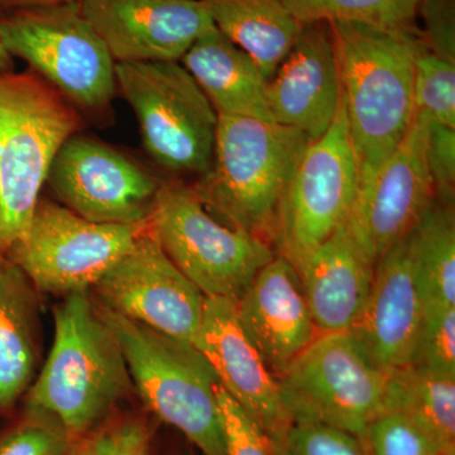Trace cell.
<instances>
[{"label":"cell","instance_id":"1","mask_svg":"<svg viewBox=\"0 0 455 455\" xmlns=\"http://www.w3.org/2000/svg\"><path fill=\"white\" fill-rule=\"evenodd\" d=\"M339 66L341 94L359 169L366 185L406 136L415 116V28L326 23Z\"/></svg>","mask_w":455,"mask_h":455},{"label":"cell","instance_id":"2","mask_svg":"<svg viewBox=\"0 0 455 455\" xmlns=\"http://www.w3.org/2000/svg\"><path fill=\"white\" fill-rule=\"evenodd\" d=\"M88 291L57 305L52 348L27 398L28 415L49 418L73 436L94 429L133 385L119 341Z\"/></svg>","mask_w":455,"mask_h":455},{"label":"cell","instance_id":"3","mask_svg":"<svg viewBox=\"0 0 455 455\" xmlns=\"http://www.w3.org/2000/svg\"><path fill=\"white\" fill-rule=\"evenodd\" d=\"M309 142L301 132L275 122L220 116L212 167L194 188L212 214L269 243L281 202Z\"/></svg>","mask_w":455,"mask_h":455},{"label":"cell","instance_id":"4","mask_svg":"<svg viewBox=\"0 0 455 455\" xmlns=\"http://www.w3.org/2000/svg\"><path fill=\"white\" fill-rule=\"evenodd\" d=\"M80 124L76 108L35 71L0 73V254L28 229L51 164Z\"/></svg>","mask_w":455,"mask_h":455},{"label":"cell","instance_id":"5","mask_svg":"<svg viewBox=\"0 0 455 455\" xmlns=\"http://www.w3.org/2000/svg\"><path fill=\"white\" fill-rule=\"evenodd\" d=\"M146 406L203 455H226L217 376L194 344L100 307Z\"/></svg>","mask_w":455,"mask_h":455},{"label":"cell","instance_id":"6","mask_svg":"<svg viewBox=\"0 0 455 455\" xmlns=\"http://www.w3.org/2000/svg\"><path fill=\"white\" fill-rule=\"evenodd\" d=\"M149 223L164 253L205 298L238 300L275 257L265 239L215 220L196 188L179 180L161 181Z\"/></svg>","mask_w":455,"mask_h":455},{"label":"cell","instance_id":"7","mask_svg":"<svg viewBox=\"0 0 455 455\" xmlns=\"http://www.w3.org/2000/svg\"><path fill=\"white\" fill-rule=\"evenodd\" d=\"M0 40L76 109L103 112L116 97V61L79 3L4 12Z\"/></svg>","mask_w":455,"mask_h":455},{"label":"cell","instance_id":"8","mask_svg":"<svg viewBox=\"0 0 455 455\" xmlns=\"http://www.w3.org/2000/svg\"><path fill=\"white\" fill-rule=\"evenodd\" d=\"M116 76L152 160L176 175H205L220 114L181 62L116 64Z\"/></svg>","mask_w":455,"mask_h":455},{"label":"cell","instance_id":"9","mask_svg":"<svg viewBox=\"0 0 455 455\" xmlns=\"http://www.w3.org/2000/svg\"><path fill=\"white\" fill-rule=\"evenodd\" d=\"M277 379L293 421H315L362 439L390 411V371L349 331L320 334Z\"/></svg>","mask_w":455,"mask_h":455},{"label":"cell","instance_id":"10","mask_svg":"<svg viewBox=\"0 0 455 455\" xmlns=\"http://www.w3.org/2000/svg\"><path fill=\"white\" fill-rule=\"evenodd\" d=\"M359 187L343 94L333 123L310 140L293 171L280 209L274 242L293 266L328 241L348 220Z\"/></svg>","mask_w":455,"mask_h":455},{"label":"cell","instance_id":"11","mask_svg":"<svg viewBox=\"0 0 455 455\" xmlns=\"http://www.w3.org/2000/svg\"><path fill=\"white\" fill-rule=\"evenodd\" d=\"M148 226L94 223L40 199L28 229L4 256L36 291L66 296L95 286Z\"/></svg>","mask_w":455,"mask_h":455},{"label":"cell","instance_id":"12","mask_svg":"<svg viewBox=\"0 0 455 455\" xmlns=\"http://www.w3.org/2000/svg\"><path fill=\"white\" fill-rule=\"evenodd\" d=\"M62 205L101 224L149 221L161 181L114 147L74 134L57 152L47 178Z\"/></svg>","mask_w":455,"mask_h":455},{"label":"cell","instance_id":"13","mask_svg":"<svg viewBox=\"0 0 455 455\" xmlns=\"http://www.w3.org/2000/svg\"><path fill=\"white\" fill-rule=\"evenodd\" d=\"M101 307L194 344L205 296L169 259L151 223L95 284Z\"/></svg>","mask_w":455,"mask_h":455},{"label":"cell","instance_id":"14","mask_svg":"<svg viewBox=\"0 0 455 455\" xmlns=\"http://www.w3.org/2000/svg\"><path fill=\"white\" fill-rule=\"evenodd\" d=\"M427 147V116L415 112L400 145L358 188L346 228L373 266L414 229L435 197Z\"/></svg>","mask_w":455,"mask_h":455},{"label":"cell","instance_id":"15","mask_svg":"<svg viewBox=\"0 0 455 455\" xmlns=\"http://www.w3.org/2000/svg\"><path fill=\"white\" fill-rule=\"evenodd\" d=\"M116 64L179 61L215 28L203 0H80Z\"/></svg>","mask_w":455,"mask_h":455},{"label":"cell","instance_id":"16","mask_svg":"<svg viewBox=\"0 0 455 455\" xmlns=\"http://www.w3.org/2000/svg\"><path fill=\"white\" fill-rule=\"evenodd\" d=\"M194 346L211 364L224 391L277 442L293 423L276 377L248 339L236 317L235 301L205 298Z\"/></svg>","mask_w":455,"mask_h":455},{"label":"cell","instance_id":"17","mask_svg":"<svg viewBox=\"0 0 455 455\" xmlns=\"http://www.w3.org/2000/svg\"><path fill=\"white\" fill-rule=\"evenodd\" d=\"M411 232L374 266L366 305L349 333L385 370L411 366L424 317Z\"/></svg>","mask_w":455,"mask_h":455},{"label":"cell","instance_id":"18","mask_svg":"<svg viewBox=\"0 0 455 455\" xmlns=\"http://www.w3.org/2000/svg\"><path fill=\"white\" fill-rule=\"evenodd\" d=\"M236 317L275 377L319 337L298 269L275 254L235 301Z\"/></svg>","mask_w":455,"mask_h":455},{"label":"cell","instance_id":"19","mask_svg":"<svg viewBox=\"0 0 455 455\" xmlns=\"http://www.w3.org/2000/svg\"><path fill=\"white\" fill-rule=\"evenodd\" d=\"M341 84L337 52L326 23L307 25L295 46L267 82L272 122L320 139L339 107Z\"/></svg>","mask_w":455,"mask_h":455},{"label":"cell","instance_id":"20","mask_svg":"<svg viewBox=\"0 0 455 455\" xmlns=\"http://www.w3.org/2000/svg\"><path fill=\"white\" fill-rule=\"evenodd\" d=\"M295 267L319 333L349 331L370 296L374 266L346 224Z\"/></svg>","mask_w":455,"mask_h":455},{"label":"cell","instance_id":"21","mask_svg":"<svg viewBox=\"0 0 455 455\" xmlns=\"http://www.w3.org/2000/svg\"><path fill=\"white\" fill-rule=\"evenodd\" d=\"M220 116H250L272 122L267 79L252 57L215 27L180 60Z\"/></svg>","mask_w":455,"mask_h":455},{"label":"cell","instance_id":"22","mask_svg":"<svg viewBox=\"0 0 455 455\" xmlns=\"http://www.w3.org/2000/svg\"><path fill=\"white\" fill-rule=\"evenodd\" d=\"M40 361L38 301L22 271L0 254V412L16 405Z\"/></svg>","mask_w":455,"mask_h":455},{"label":"cell","instance_id":"23","mask_svg":"<svg viewBox=\"0 0 455 455\" xmlns=\"http://www.w3.org/2000/svg\"><path fill=\"white\" fill-rule=\"evenodd\" d=\"M215 27L248 53L267 82L300 37L304 25L281 0H203Z\"/></svg>","mask_w":455,"mask_h":455},{"label":"cell","instance_id":"24","mask_svg":"<svg viewBox=\"0 0 455 455\" xmlns=\"http://www.w3.org/2000/svg\"><path fill=\"white\" fill-rule=\"evenodd\" d=\"M390 411L407 416L443 453L455 455V377L415 366L392 371Z\"/></svg>","mask_w":455,"mask_h":455},{"label":"cell","instance_id":"25","mask_svg":"<svg viewBox=\"0 0 455 455\" xmlns=\"http://www.w3.org/2000/svg\"><path fill=\"white\" fill-rule=\"evenodd\" d=\"M411 238L425 307H455L454 203L434 197Z\"/></svg>","mask_w":455,"mask_h":455},{"label":"cell","instance_id":"26","mask_svg":"<svg viewBox=\"0 0 455 455\" xmlns=\"http://www.w3.org/2000/svg\"><path fill=\"white\" fill-rule=\"evenodd\" d=\"M302 25L347 22L414 28L420 0H281Z\"/></svg>","mask_w":455,"mask_h":455},{"label":"cell","instance_id":"27","mask_svg":"<svg viewBox=\"0 0 455 455\" xmlns=\"http://www.w3.org/2000/svg\"><path fill=\"white\" fill-rule=\"evenodd\" d=\"M414 94L415 112L455 128V62L431 52L423 38L415 56Z\"/></svg>","mask_w":455,"mask_h":455},{"label":"cell","instance_id":"28","mask_svg":"<svg viewBox=\"0 0 455 455\" xmlns=\"http://www.w3.org/2000/svg\"><path fill=\"white\" fill-rule=\"evenodd\" d=\"M411 366L455 377V307H425Z\"/></svg>","mask_w":455,"mask_h":455},{"label":"cell","instance_id":"29","mask_svg":"<svg viewBox=\"0 0 455 455\" xmlns=\"http://www.w3.org/2000/svg\"><path fill=\"white\" fill-rule=\"evenodd\" d=\"M274 444L276 455H370L363 440L315 421H293Z\"/></svg>","mask_w":455,"mask_h":455},{"label":"cell","instance_id":"30","mask_svg":"<svg viewBox=\"0 0 455 455\" xmlns=\"http://www.w3.org/2000/svg\"><path fill=\"white\" fill-rule=\"evenodd\" d=\"M362 440L370 455H445L414 421L397 411L379 416Z\"/></svg>","mask_w":455,"mask_h":455},{"label":"cell","instance_id":"31","mask_svg":"<svg viewBox=\"0 0 455 455\" xmlns=\"http://www.w3.org/2000/svg\"><path fill=\"white\" fill-rule=\"evenodd\" d=\"M74 436L44 416H27L25 423L0 439V455H70Z\"/></svg>","mask_w":455,"mask_h":455},{"label":"cell","instance_id":"32","mask_svg":"<svg viewBox=\"0 0 455 455\" xmlns=\"http://www.w3.org/2000/svg\"><path fill=\"white\" fill-rule=\"evenodd\" d=\"M217 400L226 455H276L274 440L220 385Z\"/></svg>","mask_w":455,"mask_h":455},{"label":"cell","instance_id":"33","mask_svg":"<svg viewBox=\"0 0 455 455\" xmlns=\"http://www.w3.org/2000/svg\"><path fill=\"white\" fill-rule=\"evenodd\" d=\"M427 122V164L436 199L454 203L455 128Z\"/></svg>","mask_w":455,"mask_h":455},{"label":"cell","instance_id":"34","mask_svg":"<svg viewBox=\"0 0 455 455\" xmlns=\"http://www.w3.org/2000/svg\"><path fill=\"white\" fill-rule=\"evenodd\" d=\"M418 14L423 18L420 36L427 50L455 62L454 0H420Z\"/></svg>","mask_w":455,"mask_h":455},{"label":"cell","instance_id":"35","mask_svg":"<svg viewBox=\"0 0 455 455\" xmlns=\"http://www.w3.org/2000/svg\"><path fill=\"white\" fill-rule=\"evenodd\" d=\"M108 455H149V434L140 421H127L109 433Z\"/></svg>","mask_w":455,"mask_h":455},{"label":"cell","instance_id":"36","mask_svg":"<svg viewBox=\"0 0 455 455\" xmlns=\"http://www.w3.org/2000/svg\"><path fill=\"white\" fill-rule=\"evenodd\" d=\"M80 0H2L3 13L14 9L50 7V5L79 3Z\"/></svg>","mask_w":455,"mask_h":455},{"label":"cell","instance_id":"37","mask_svg":"<svg viewBox=\"0 0 455 455\" xmlns=\"http://www.w3.org/2000/svg\"><path fill=\"white\" fill-rule=\"evenodd\" d=\"M109 449V433L101 434L97 438L90 440L79 451H71L70 455H108Z\"/></svg>","mask_w":455,"mask_h":455},{"label":"cell","instance_id":"38","mask_svg":"<svg viewBox=\"0 0 455 455\" xmlns=\"http://www.w3.org/2000/svg\"><path fill=\"white\" fill-rule=\"evenodd\" d=\"M14 62L13 57L5 49L2 40H0V73H7V71H13Z\"/></svg>","mask_w":455,"mask_h":455},{"label":"cell","instance_id":"39","mask_svg":"<svg viewBox=\"0 0 455 455\" xmlns=\"http://www.w3.org/2000/svg\"><path fill=\"white\" fill-rule=\"evenodd\" d=\"M3 14V9H2V0H0V16Z\"/></svg>","mask_w":455,"mask_h":455}]
</instances>
